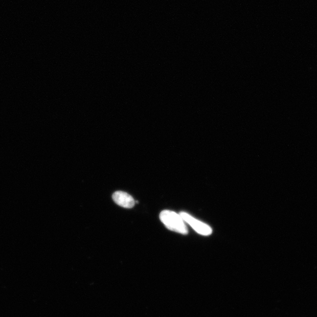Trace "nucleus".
Returning a JSON list of instances; mask_svg holds the SVG:
<instances>
[{
  "label": "nucleus",
  "mask_w": 317,
  "mask_h": 317,
  "mask_svg": "<svg viewBox=\"0 0 317 317\" xmlns=\"http://www.w3.org/2000/svg\"><path fill=\"white\" fill-rule=\"evenodd\" d=\"M160 219L165 227L170 231L181 234L188 233V229L185 224V221L178 214L175 212L164 211L160 214Z\"/></svg>",
  "instance_id": "1"
},
{
  "label": "nucleus",
  "mask_w": 317,
  "mask_h": 317,
  "mask_svg": "<svg viewBox=\"0 0 317 317\" xmlns=\"http://www.w3.org/2000/svg\"><path fill=\"white\" fill-rule=\"evenodd\" d=\"M180 216L182 218L186 223H188L190 227L195 229V231L203 236H209L211 235L212 232V230L211 227H209L208 225L202 222L197 220L193 218L191 216H190L189 214L182 212L179 214Z\"/></svg>",
  "instance_id": "2"
},
{
  "label": "nucleus",
  "mask_w": 317,
  "mask_h": 317,
  "mask_svg": "<svg viewBox=\"0 0 317 317\" xmlns=\"http://www.w3.org/2000/svg\"><path fill=\"white\" fill-rule=\"evenodd\" d=\"M112 198L114 201L122 208L131 209L135 204L133 198L128 193L124 192L117 191L115 192L113 194Z\"/></svg>",
  "instance_id": "3"
}]
</instances>
